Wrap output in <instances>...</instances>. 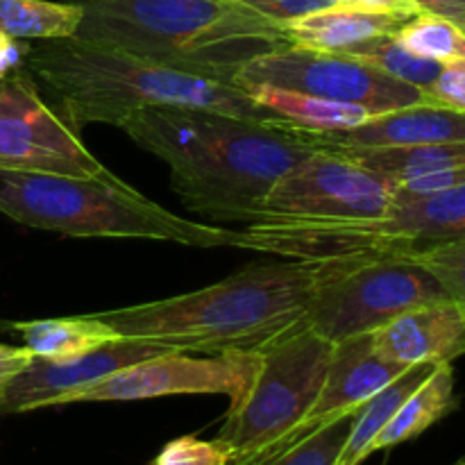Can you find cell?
I'll return each mask as SVG.
<instances>
[{
    "label": "cell",
    "instance_id": "cell-8",
    "mask_svg": "<svg viewBox=\"0 0 465 465\" xmlns=\"http://www.w3.org/2000/svg\"><path fill=\"white\" fill-rule=\"evenodd\" d=\"M232 82L243 91L252 86H272L318 95L334 103L359 104L372 116L413 104H427L425 91L395 80L371 64L357 62L348 54L293 44L250 59L236 71Z\"/></svg>",
    "mask_w": 465,
    "mask_h": 465
},
{
    "label": "cell",
    "instance_id": "cell-4",
    "mask_svg": "<svg viewBox=\"0 0 465 465\" xmlns=\"http://www.w3.org/2000/svg\"><path fill=\"white\" fill-rule=\"evenodd\" d=\"M75 39L232 82L250 59L289 45L284 27L239 0H73ZM234 84V82H232Z\"/></svg>",
    "mask_w": 465,
    "mask_h": 465
},
{
    "label": "cell",
    "instance_id": "cell-11",
    "mask_svg": "<svg viewBox=\"0 0 465 465\" xmlns=\"http://www.w3.org/2000/svg\"><path fill=\"white\" fill-rule=\"evenodd\" d=\"M254 371L257 350H230L207 359L175 350L114 372L73 395L68 404L132 402L166 395H227L236 400L248 389Z\"/></svg>",
    "mask_w": 465,
    "mask_h": 465
},
{
    "label": "cell",
    "instance_id": "cell-31",
    "mask_svg": "<svg viewBox=\"0 0 465 465\" xmlns=\"http://www.w3.org/2000/svg\"><path fill=\"white\" fill-rule=\"evenodd\" d=\"M339 7L357 9L366 14H380V16L395 18V21H409L416 14H420L413 0H339Z\"/></svg>",
    "mask_w": 465,
    "mask_h": 465
},
{
    "label": "cell",
    "instance_id": "cell-33",
    "mask_svg": "<svg viewBox=\"0 0 465 465\" xmlns=\"http://www.w3.org/2000/svg\"><path fill=\"white\" fill-rule=\"evenodd\" d=\"M420 12L448 18L465 32V0H413Z\"/></svg>",
    "mask_w": 465,
    "mask_h": 465
},
{
    "label": "cell",
    "instance_id": "cell-21",
    "mask_svg": "<svg viewBox=\"0 0 465 465\" xmlns=\"http://www.w3.org/2000/svg\"><path fill=\"white\" fill-rule=\"evenodd\" d=\"M436 366L431 363H418L411 366L409 371H404L398 380L391 381L386 389H381L380 393L372 395L366 404H361L354 416L352 431L348 436V443H345L343 452H341L339 463L336 465H361L368 457L372 454V440L377 439L381 430L389 425L391 418L398 413V409L402 407L404 400L431 375Z\"/></svg>",
    "mask_w": 465,
    "mask_h": 465
},
{
    "label": "cell",
    "instance_id": "cell-19",
    "mask_svg": "<svg viewBox=\"0 0 465 465\" xmlns=\"http://www.w3.org/2000/svg\"><path fill=\"white\" fill-rule=\"evenodd\" d=\"M331 148L352 159L366 171L377 173L384 180L400 182L430 175L445 168L465 166V143H418V145H381V148H341V145H318Z\"/></svg>",
    "mask_w": 465,
    "mask_h": 465
},
{
    "label": "cell",
    "instance_id": "cell-30",
    "mask_svg": "<svg viewBox=\"0 0 465 465\" xmlns=\"http://www.w3.org/2000/svg\"><path fill=\"white\" fill-rule=\"evenodd\" d=\"M465 184V166L445 168V171L430 173V175L413 177V180L400 182L395 186L393 195H402V198H420V195H434L443 193V191L454 189V186Z\"/></svg>",
    "mask_w": 465,
    "mask_h": 465
},
{
    "label": "cell",
    "instance_id": "cell-7",
    "mask_svg": "<svg viewBox=\"0 0 465 465\" xmlns=\"http://www.w3.org/2000/svg\"><path fill=\"white\" fill-rule=\"evenodd\" d=\"M450 300L434 275L404 254L339 257L318 284L304 325L331 343L372 334L422 304Z\"/></svg>",
    "mask_w": 465,
    "mask_h": 465
},
{
    "label": "cell",
    "instance_id": "cell-16",
    "mask_svg": "<svg viewBox=\"0 0 465 465\" xmlns=\"http://www.w3.org/2000/svg\"><path fill=\"white\" fill-rule=\"evenodd\" d=\"M402 21L380 16V14L357 12L348 7H327L321 12L307 14L295 21L284 23V32L293 45L325 53H345L354 45L381 35H393Z\"/></svg>",
    "mask_w": 465,
    "mask_h": 465
},
{
    "label": "cell",
    "instance_id": "cell-10",
    "mask_svg": "<svg viewBox=\"0 0 465 465\" xmlns=\"http://www.w3.org/2000/svg\"><path fill=\"white\" fill-rule=\"evenodd\" d=\"M0 163L75 177L114 175L41 98L25 66L0 77Z\"/></svg>",
    "mask_w": 465,
    "mask_h": 465
},
{
    "label": "cell",
    "instance_id": "cell-15",
    "mask_svg": "<svg viewBox=\"0 0 465 465\" xmlns=\"http://www.w3.org/2000/svg\"><path fill=\"white\" fill-rule=\"evenodd\" d=\"M307 134L316 145H341V148L465 143V112H454L436 104H413V107L377 114L350 130L307 132Z\"/></svg>",
    "mask_w": 465,
    "mask_h": 465
},
{
    "label": "cell",
    "instance_id": "cell-27",
    "mask_svg": "<svg viewBox=\"0 0 465 465\" xmlns=\"http://www.w3.org/2000/svg\"><path fill=\"white\" fill-rule=\"evenodd\" d=\"M150 465H230V452L218 440L182 436L163 445Z\"/></svg>",
    "mask_w": 465,
    "mask_h": 465
},
{
    "label": "cell",
    "instance_id": "cell-26",
    "mask_svg": "<svg viewBox=\"0 0 465 465\" xmlns=\"http://www.w3.org/2000/svg\"><path fill=\"white\" fill-rule=\"evenodd\" d=\"M404 257L427 268L443 286L448 298L454 300L465 312V236L450 241V243L420 250V252L404 254Z\"/></svg>",
    "mask_w": 465,
    "mask_h": 465
},
{
    "label": "cell",
    "instance_id": "cell-23",
    "mask_svg": "<svg viewBox=\"0 0 465 465\" xmlns=\"http://www.w3.org/2000/svg\"><path fill=\"white\" fill-rule=\"evenodd\" d=\"M341 54H348V57L357 59V62L371 64L377 71L386 73V75L395 77V80L407 82V84L418 86L422 91L439 77L440 68H443V64L409 53L395 39V32L393 35H381L375 36V39L363 41V44L354 45V48L345 50Z\"/></svg>",
    "mask_w": 465,
    "mask_h": 465
},
{
    "label": "cell",
    "instance_id": "cell-13",
    "mask_svg": "<svg viewBox=\"0 0 465 465\" xmlns=\"http://www.w3.org/2000/svg\"><path fill=\"white\" fill-rule=\"evenodd\" d=\"M409 368L411 366H400V363L386 361L384 357H380L375 352L371 334L352 336V339L334 343V352H331L330 368H327L325 384H322L312 411L300 422L298 430L280 448L272 450L271 454L280 452L289 443H295V440L302 439L304 434H309V431L321 427L322 422L331 420V418L357 411L361 404H366L372 395L386 389L391 381L398 380ZM271 454H266L263 459H268ZM263 459H259V461H263Z\"/></svg>",
    "mask_w": 465,
    "mask_h": 465
},
{
    "label": "cell",
    "instance_id": "cell-5",
    "mask_svg": "<svg viewBox=\"0 0 465 465\" xmlns=\"http://www.w3.org/2000/svg\"><path fill=\"white\" fill-rule=\"evenodd\" d=\"M0 213L27 227L82 239H150L239 250L243 243L241 230L177 216L116 175L75 177L0 163Z\"/></svg>",
    "mask_w": 465,
    "mask_h": 465
},
{
    "label": "cell",
    "instance_id": "cell-3",
    "mask_svg": "<svg viewBox=\"0 0 465 465\" xmlns=\"http://www.w3.org/2000/svg\"><path fill=\"white\" fill-rule=\"evenodd\" d=\"M23 66L53 94L54 112L80 132L84 125L121 127L141 109L184 107L282 125L232 82L195 75L125 50L68 39L30 45Z\"/></svg>",
    "mask_w": 465,
    "mask_h": 465
},
{
    "label": "cell",
    "instance_id": "cell-24",
    "mask_svg": "<svg viewBox=\"0 0 465 465\" xmlns=\"http://www.w3.org/2000/svg\"><path fill=\"white\" fill-rule=\"evenodd\" d=\"M395 39L409 53L431 62L448 64L454 59H465V32L448 18L436 14L420 12L404 21L395 32Z\"/></svg>",
    "mask_w": 465,
    "mask_h": 465
},
{
    "label": "cell",
    "instance_id": "cell-2",
    "mask_svg": "<svg viewBox=\"0 0 465 465\" xmlns=\"http://www.w3.org/2000/svg\"><path fill=\"white\" fill-rule=\"evenodd\" d=\"M336 262L252 263L207 289L95 316L121 339L153 341L184 352L257 350L304 322L318 284L334 271Z\"/></svg>",
    "mask_w": 465,
    "mask_h": 465
},
{
    "label": "cell",
    "instance_id": "cell-25",
    "mask_svg": "<svg viewBox=\"0 0 465 465\" xmlns=\"http://www.w3.org/2000/svg\"><path fill=\"white\" fill-rule=\"evenodd\" d=\"M357 411L343 413V416L322 422L321 427H316L302 439L289 443L280 452L271 454L257 465H336L345 443H348Z\"/></svg>",
    "mask_w": 465,
    "mask_h": 465
},
{
    "label": "cell",
    "instance_id": "cell-14",
    "mask_svg": "<svg viewBox=\"0 0 465 465\" xmlns=\"http://www.w3.org/2000/svg\"><path fill=\"white\" fill-rule=\"evenodd\" d=\"M380 357L400 366L452 363L465 354V312L454 300L422 304L372 331Z\"/></svg>",
    "mask_w": 465,
    "mask_h": 465
},
{
    "label": "cell",
    "instance_id": "cell-12",
    "mask_svg": "<svg viewBox=\"0 0 465 465\" xmlns=\"http://www.w3.org/2000/svg\"><path fill=\"white\" fill-rule=\"evenodd\" d=\"M175 350L153 341L114 339L94 352L73 359L57 361L32 357L30 363L0 389V416L68 404L73 395L107 380L114 372Z\"/></svg>",
    "mask_w": 465,
    "mask_h": 465
},
{
    "label": "cell",
    "instance_id": "cell-20",
    "mask_svg": "<svg viewBox=\"0 0 465 465\" xmlns=\"http://www.w3.org/2000/svg\"><path fill=\"white\" fill-rule=\"evenodd\" d=\"M245 94L262 104L266 112L275 114L282 125L302 132H336L361 125L372 116L359 104L334 103L318 95L300 94L291 89H272V86H252Z\"/></svg>",
    "mask_w": 465,
    "mask_h": 465
},
{
    "label": "cell",
    "instance_id": "cell-9",
    "mask_svg": "<svg viewBox=\"0 0 465 465\" xmlns=\"http://www.w3.org/2000/svg\"><path fill=\"white\" fill-rule=\"evenodd\" d=\"M395 184L331 148H318L268 191L262 221H361L380 218Z\"/></svg>",
    "mask_w": 465,
    "mask_h": 465
},
{
    "label": "cell",
    "instance_id": "cell-29",
    "mask_svg": "<svg viewBox=\"0 0 465 465\" xmlns=\"http://www.w3.org/2000/svg\"><path fill=\"white\" fill-rule=\"evenodd\" d=\"M239 3L266 16L268 21L284 25V23L307 16V14L334 7L339 0H239Z\"/></svg>",
    "mask_w": 465,
    "mask_h": 465
},
{
    "label": "cell",
    "instance_id": "cell-28",
    "mask_svg": "<svg viewBox=\"0 0 465 465\" xmlns=\"http://www.w3.org/2000/svg\"><path fill=\"white\" fill-rule=\"evenodd\" d=\"M427 104L465 112V59L443 64L439 77L425 89Z\"/></svg>",
    "mask_w": 465,
    "mask_h": 465
},
{
    "label": "cell",
    "instance_id": "cell-34",
    "mask_svg": "<svg viewBox=\"0 0 465 465\" xmlns=\"http://www.w3.org/2000/svg\"><path fill=\"white\" fill-rule=\"evenodd\" d=\"M454 465H465V457H461V459H459V461H457V463H454Z\"/></svg>",
    "mask_w": 465,
    "mask_h": 465
},
{
    "label": "cell",
    "instance_id": "cell-22",
    "mask_svg": "<svg viewBox=\"0 0 465 465\" xmlns=\"http://www.w3.org/2000/svg\"><path fill=\"white\" fill-rule=\"evenodd\" d=\"M80 23L82 7L73 0H0V35L12 39H68Z\"/></svg>",
    "mask_w": 465,
    "mask_h": 465
},
{
    "label": "cell",
    "instance_id": "cell-6",
    "mask_svg": "<svg viewBox=\"0 0 465 465\" xmlns=\"http://www.w3.org/2000/svg\"><path fill=\"white\" fill-rule=\"evenodd\" d=\"M331 352L334 343L304 322L257 348V371L216 436L230 465L257 463L298 430L325 384Z\"/></svg>",
    "mask_w": 465,
    "mask_h": 465
},
{
    "label": "cell",
    "instance_id": "cell-17",
    "mask_svg": "<svg viewBox=\"0 0 465 465\" xmlns=\"http://www.w3.org/2000/svg\"><path fill=\"white\" fill-rule=\"evenodd\" d=\"M459 407L457 393H454V368L452 363H440L431 371V375L409 395L398 409L389 425L372 440V452L377 450H391L407 440L418 439L425 434L431 425L443 420L445 416Z\"/></svg>",
    "mask_w": 465,
    "mask_h": 465
},
{
    "label": "cell",
    "instance_id": "cell-18",
    "mask_svg": "<svg viewBox=\"0 0 465 465\" xmlns=\"http://www.w3.org/2000/svg\"><path fill=\"white\" fill-rule=\"evenodd\" d=\"M7 330L21 336L23 345L41 359H73L94 352L109 341L121 339L95 313L66 318H41V321L9 322Z\"/></svg>",
    "mask_w": 465,
    "mask_h": 465
},
{
    "label": "cell",
    "instance_id": "cell-32",
    "mask_svg": "<svg viewBox=\"0 0 465 465\" xmlns=\"http://www.w3.org/2000/svg\"><path fill=\"white\" fill-rule=\"evenodd\" d=\"M32 357H35V354H32L25 345L16 348V345L0 343V389H3L12 377H16L18 372L30 363Z\"/></svg>",
    "mask_w": 465,
    "mask_h": 465
},
{
    "label": "cell",
    "instance_id": "cell-1",
    "mask_svg": "<svg viewBox=\"0 0 465 465\" xmlns=\"http://www.w3.org/2000/svg\"><path fill=\"white\" fill-rule=\"evenodd\" d=\"M121 130L166 163L189 212L213 221H262L268 191L318 150L302 130L204 109H141Z\"/></svg>",
    "mask_w": 465,
    "mask_h": 465
}]
</instances>
